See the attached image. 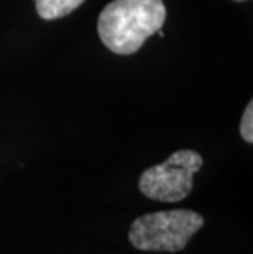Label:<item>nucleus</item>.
Segmentation results:
<instances>
[{"label": "nucleus", "mask_w": 253, "mask_h": 254, "mask_svg": "<svg viewBox=\"0 0 253 254\" xmlns=\"http://www.w3.org/2000/svg\"><path fill=\"white\" fill-rule=\"evenodd\" d=\"M165 20L163 0H114L100 12L97 31L112 53L128 56L161 30Z\"/></svg>", "instance_id": "obj_1"}, {"label": "nucleus", "mask_w": 253, "mask_h": 254, "mask_svg": "<svg viewBox=\"0 0 253 254\" xmlns=\"http://www.w3.org/2000/svg\"><path fill=\"white\" fill-rule=\"evenodd\" d=\"M85 0H35L36 13L43 20H56L73 13Z\"/></svg>", "instance_id": "obj_4"}, {"label": "nucleus", "mask_w": 253, "mask_h": 254, "mask_svg": "<svg viewBox=\"0 0 253 254\" xmlns=\"http://www.w3.org/2000/svg\"><path fill=\"white\" fill-rule=\"evenodd\" d=\"M240 134H242V138H244V141L253 143V104L252 102L247 105V109L244 112V117H242Z\"/></svg>", "instance_id": "obj_5"}, {"label": "nucleus", "mask_w": 253, "mask_h": 254, "mask_svg": "<svg viewBox=\"0 0 253 254\" xmlns=\"http://www.w3.org/2000/svg\"><path fill=\"white\" fill-rule=\"evenodd\" d=\"M204 226V217L192 210H165L138 217L128 230V241L142 251L177 253Z\"/></svg>", "instance_id": "obj_2"}, {"label": "nucleus", "mask_w": 253, "mask_h": 254, "mask_svg": "<svg viewBox=\"0 0 253 254\" xmlns=\"http://www.w3.org/2000/svg\"><path fill=\"white\" fill-rule=\"evenodd\" d=\"M237 2H242V0H237Z\"/></svg>", "instance_id": "obj_6"}, {"label": "nucleus", "mask_w": 253, "mask_h": 254, "mask_svg": "<svg viewBox=\"0 0 253 254\" xmlns=\"http://www.w3.org/2000/svg\"><path fill=\"white\" fill-rule=\"evenodd\" d=\"M204 164L202 156L192 149H179L165 163L142 172L138 189L145 197L158 202H181L192 190L194 174Z\"/></svg>", "instance_id": "obj_3"}]
</instances>
